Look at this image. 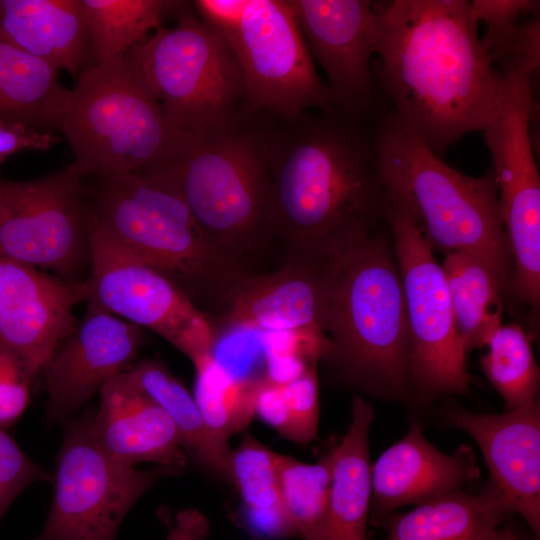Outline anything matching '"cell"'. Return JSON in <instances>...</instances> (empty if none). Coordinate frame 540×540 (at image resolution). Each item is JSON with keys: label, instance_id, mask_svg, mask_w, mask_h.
Returning <instances> with one entry per match:
<instances>
[{"label": "cell", "instance_id": "6da1fadb", "mask_svg": "<svg viewBox=\"0 0 540 540\" xmlns=\"http://www.w3.org/2000/svg\"><path fill=\"white\" fill-rule=\"evenodd\" d=\"M285 259L322 261L387 224L374 131L334 107L255 114Z\"/></svg>", "mask_w": 540, "mask_h": 540}, {"label": "cell", "instance_id": "7a4b0ae2", "mask_svg": "<svg viewBox=\"0 0 540 540\" xmlns=\"http://www.w3.org/2000/svg\"><path fill=\"white\" fill-rule=\"evenodd\" d=\"M372 68L398 116L439 156L494 117L503 76L482 45L470 1L374 3Z\"/></svg>", "mask_w": 540, "mask_h": 540}, {"label": "cell", "instance_id": "3957f363", "mask_svg": "<svg viewBox=\"0 0 540 540\" xmlns=\"http://www.w3.org/2000/svg\"><path fill=\"white\" fill-rule=\"evenodd\" d=\"M323 358L374 397L413 398L405 298L388 223L325 263Z\"/></svg>", "mask_w": 540, "mask_h": 540}, {"label": "cell", "instance_id": "277c9868", "mask_svg": "<svg viewBox=\"0 0 540 540\" xmlns=\"http://www.w3.org/2000/svg\"><path fill=\"white\" fill-rule=\"evenodd\" d=\"M374 139L388 196L407 211L431 248L480 258L503 294L512 295L513 264L493 167L476 177L450 167L393 112L376 123Z\"/></svg>", "mask_w": 540, "mask_h": 540}, {"label": "cell", "instance_id": "5b68a950", "mask_svg": "<svg viewBox=\"0 0 540 540\" xmlns=\"http://www.w3.org/2000/svg\"><path fill=\"white\" fill-rule=\"evenodd\" d=\"M87 184L90 225L172 281L212 319L253 269L217 247L165 183L126 173Z\"/></svg>", "mask_w": 540, "mask_h": 540}, {"label": "cell", "instance_id": "8992f818", "mask_svg": "<svg viewBox=\"0 0 540 540\" xmlns=\"http://www.w3.org/2000/svg\"><path fill=\"white\" fill-rule=\"evenodd\" d=\"M148 177L171 187L207 237L250 268L275 240L271 175L251 114L186 132L170 159Z\"/></svg>", "mask_w": 540, "mask_h": 540}, {"label": "cell", "instance_id": "52a82bcc", "mask_svg": "<svg viewBox=\"0 0 540 540\" xmlns=\"http://www.w3.org/2000/svg\"><path fill=\"white\" fill-rule=\"evenodd\" d=\"M56 128L71 146L70 165L86 179L151 175L186 133L170 122L126 53L83 69L67 91Z\"/></svg>", "mask_w": 540, "mask_h": 540}, {"label": "cell", "instance_id": "ba28073f", "mask_svg": "<svg viewBox=\"0 0 540 540\" xmlns=\"http://www.w3.org/2000/svg\"><path fill=\"white\" fill-rule=\"evenodd\" d=\"M171 27L132 46L127 56L183 132H203L233 123L246 113L241 66L226 39L192 9Z\"/></svg>", "mask_w": 540, "mask_h": 540}, {"label": "cell", "instance_id": "9c48e42d", "mask_svg": "<svg viewBox=\"0 0 540 540\" xmlns=\"http://www.w3.org/2000/svg\"><path fill=\"white\" fill-rule=\"evenodd\" d=\"M198 15L232 48L246 113L290 117L332 107L287 0H197Z\"/></svg>", "mask_w": 540, "mask_h": 540}, {"label": "cell", "instance_id": "30bf717a", "mask_svg": "<svg viewBox=\"0 0 540 540\" xmlns=\"http://www.w3.org/2000/svg\"><path fill=\"white\" fill-rule=\"evenodd\" d=\"M386 220L404 291L413 398L427 403L464 394L472 377L442 266L407 211L389 196Z\"/></svg>", "mask_w": 540, "mask_h": 540}, {"label": "cell", "instance_id": "8fae6325", "mask_svg": "<svg viewBox=\"0 0 540 540\" xmlns=\"http://www.w3.org/2000/svg\"><path fill=\"white\" fill-rule=\"evenodd\" d=\"M54 494L46 523L32 540H116L137 500L157 481L181 472L123 465L95 441L89 418L63 421Z\"/></svg>", "mask_w": 540, "mask_h": 540}, {"label": "cell", "instance_id": "7c38bea8", "mask_svg": "<svg viewBox=\"0 0 540 540\" xmlns=\"http://www.w3.org/2000/svg\"><path fill=\"white\" fill-rule=\"evenodd\" d=\"M86 180L71 165L31 180L0 179V252L64 280L87 281Z\"/></svg>", "mask_w": 540, "mask_h": 540}, {"label": "cell", "instance_id": "4fadbf2b", "mask_svg": "<svg viewBox=\"0 0 540 540\" xmlns=\"http://www.w3.org/2000/svg\"><path fill=\"white\" fill-rule=\"evenodd\" d=\"M91 270L86 301L147 328L194 365L213 356L215 331L201 311L167 277L90 225Z\"/></svg>", "mask_w": 540, "mask_h": 540}, {"label": "cell", "instance_id": "5bb4252c", "mask_svg": "<svg viewBox=\"0 0 540 540\" xmlns=\"http://www.w3.org/2000/svg\"><path fill=\"white\" fill-rule=\"evenodd\" d=\"M499 107L484 131L493 160L499 205L513 259L529 263L540 256V178L529 134L532 79L539 65L525 57L503 60Z\"/></svg>", "mask_w": 540, "mask_h": 540}, {"label": "cell", "instance_id": "9a60e30c", "mask_svg": "<svg viewBox=\"0 0 540 540\" xmlns=\"http://www.w3.org/2000/svg\"><path fill=\"white\" fill-rule=\"evenodd\" d=\"M311 57L322 67L332 107L364 119L375 108L371 58L377 17L368 0H287Z\"/></svg>", "mask_w": 540, "mask_h": 540}, {"label": "cell", "instance_id": "2e32d148", "mask_svg": "<svg viewBox=\"0 0 540 540\" xmlns=\"http://www.w3.org/2000/svg\"><path fill=\"white\" fill-rule=\"evenodd\" d=\"M87 281L71 282L0 252V343L36 378L74 329Z\"/></svg>", "mask_w": 540, "mask_h": 540}, {"label": "cell", "instance_id": "e0dca14e", "mask_svg": "<svg viewBox=\"0 0 540 540\" xmlns=\"http://www.w3.org/2000/svg\"><path fill=\"white\" fill-rule=\"evenodd\" d=\"M142 342V328L87 301L85 315L44 370L49 419L67 420L107 381L134 364Z\"/></svg>", "mask_w": 540, "mask_h": 540}, {"label": "cell", "instance_id": "ac0fdd59", "mask_svg": "<svg viewBox=\"0 0 540 540\" xmlns=\"http://www.w3.org/2000/svg\"><path fill=\"white\" fill-rule=\"evenodd\" d=\"M448 423L469 434L480 447L493 485L540 534V405L532 402L502 414H481L452 406Z\"/></svg>", "mask_w": 540, "mask_h": 540}, {"label": "cell", "instance_id": "d6986e66", "mask_svg": "<svg viewBox=\"0 0 540 540\" xmlns=\"http://www.w3.org/2000/svg\"><path fill=\"white\" fill-rule=\"evenodd\" d=\"M479 475L469 445L459 446L453 454L443 453L427 441L421 422L411 418L407 434L371 465L369 522L382 526L397 508L462 490Z\"/></svg>", "mask_w": 540, "mask_h": 540}, {"label": "cell", "instance_id": "ffe728a7", "mask_svg": "<svg viewBox=\"0 0 540 540\" xmlns=\"http://www.w3.org/2000/svg\"><path fill=\"white\" fill-rule=\"evenodd\" d=\"M325 262L285 259L274 272L244 278L216 315L214 331L224 327L324 335Z\"/></svg>", "mask_w": 540, "mask_h": 540}, {"label": "cell", "instance_id": "44dd1931", "mask_svg": "<svg viewBox=\"0 0 540 540\" xmlns=\"http://www.w3.org/2000/svg\"><path fill=\"white\" fill-rule=\"evenodd\" d=\"M99 394V406L89 424L108 456L127 466L152 462L180 472L186 468L189 458L171 418L126 371L107 381Z\"/></svg>", "mask_w": 540, "mask_h": 540}, {"label": "cell", "instance_id": "7402d4cb", "mask_svg": "<svg viewBox=\"0 0 540 540\" xmlns=\"http://www.w3.org/2000/svg\"><path fill=\"white\" fill-rule=\"evenodd\" d=\"M0 39L73 77L91 63L81 0H0Z\"/></svg>", "mask_w": 540, "mask_h": 540}, {"label": "cell", "instance_id": "603a6c76", "mask_svg": "<svg viewBox=\"0 0 540 540\" xmlns=\"http://www.w3.org/2000/svg\"><path fill=\"white\" fill-rule=\"evenodd\" d=\"M373 408L355 396L347 432L331 455V485L324 540H367L371 503L369 430Z\"/></svg>", "mask_w": 540, "mask_h": 540}, {"label": "cell", "instance_id": "cb8c5ba5", "mask_svg": "<svg viewBox=\"0 0 540 540\" xmlns=\"http://www.w3.org/2000/svg\"><path fill=\"white\" fill-rule=\"evenodd\" d=\"M513 513L490 483L473 495L457 490L431 499L407 512L393 513L382 526L386 540H493Z\"/></svg>", "mask_w": 540, "mask_h": 540}, {"label": "cell", "instance_id": "d4e9b609", "mask_svg": "<svg viewBox=\"0 0 540 540\" xmlns=\"http://www.w3.org/2000/svg\"><path fill=\"white\" fill-rule=\"evenodd\" d=\"M131 380L169 415L189 460L231 482L228 442L207 426L192 394L158 359H144L126 370Z\"/></svg>", "mask_w": 540, "mask_h": 540}, {"label": "cell", "instance_id": "484cf974", "mask_svg": "<svg viewBox=\"0 0 540 540\" xmlns=\"http://www.w3.org/2000/svg\"><path fill=\"white\" fill-rule=\"evenodd\" d=\"M59 71L0 39V118L42 131L56 128L68 91Z\"/></svg>", "mask_w": 540, "mask_h": 540}, {"label": "cell", "instance_id": "4316f807", "mask_svg": "<svg viewBox=\"0 0 540 540\" xmlns=\"http://www.w3.org/2000/svg\"><path fill=\"white\" fill-rule=\"evenodd\" d=\"M441 266L457 332L467 356L474 349L485 347L503 324V290L493 270L472 254H447Z\"/></svg>", "mask_w": 540, "mask_h": 540}, {"label": "cell", "instance_id": "83f0119b", "mask_svg": "<svg viewBox=\"0 0 540 540\" xmlns=\"http://www.w3.org/2000/svg\"><path fill=\"white\" fill-rule=\"evenodd\" d=\"M91 63L126 53L151 30L175 20L191 3L176 0H81Z\"/></svg>", "mask_w": 540, "mask_h": 540}, {"label": "cell", "instance_id": "f1b7e54d", "mask_svg": "<svg viewBox=\"0 0 540 540\" xmlns=\"http://www.w3.org/2000/svg\"><path fill=\"white\" fill-rule=\"evenodd\" d=\"M230 467L248 525L271 538L297 536L283 505L275 452L246 436L232 450Z\"/></svg>", "mask_w": 540, "mask_h": 540}, {"label": "cell", "instance_id": "f546056e", "mask_svg": "<svg viewBox=\"0 0 540 540\" xmlns=\"http://www.w3.org/2000/svg\"><path fill=\"white\" fill-rule=\"evenodd\" d=\"M193 397L210 430L221 440L248 427L255 416L261 378H238L213 356L194 365Z\"/></svg>", "mask_w": 540, "mask_h": 540}, {"label": "cell", "instance_id": "4dcf8cb0", "mask_svg": "<svg viewBox=\"0 0 540 540\" xmlns=\"http://www.w3.org/2000/svg\"><path fill=\"white\" fill-rule=\"evenodd\" d=\"M480 367L504 401L505 411L518 409L536 399L539 368L531 339L517 323L502 324L492 334Z\"/></svg>", "mask_w": 540, "mask_h": 540}, {"label": "cell", "instance_id": "1f68e13d", "mask_svg": "<svg viewBox=\"0 0 540 540\" xmlns=\"http://www.w3.org/2000/svg\"><path fill=\"white\" fill-rule=\"evenodd\" d=\"M285 511L302 540H324L331 485V455L316 463L275 452Z\"/></svg>", "mask_w": 540, "mask_h": 540}, {"label": "cell", "instance_id": "d6a6232c", "mask_svg": "<svg viewBox=\"0 0 540 540\" xmlns=\"http://www.w3.org/2000/svg\"><path fill=\"white\" fill-rule=\"evenodd\" d=\"M283 384L289 418L288 440L306 444L315 439L319 421V386L316 367Z\"/></svg>", "mask_w": 540, "mask_h": 540}, {"label": "cell", "instance_id": "836d02e7", "mask_svg": "<svg viewBox=\"0 0 540 540\" xmlns=\"http://www.w3.org/2000/svg\"><path fill=\"white\" fill-rule=\"evenodd\" d=\"M51 476L31 461L0 427V521L13 500L29 485Z\"/></svg>", "mask_w": 540, "mask_h": 540}, {"label": "cell", "instance_id": "e575fe53", "mask_svg": "<svg viewBox=\"0 0 540 540\" xmlns=\"http://www.w3.org/2000/svg\"><path fill=\"white\" fill-rule=\"evenodd\" d=\"M32 375L23 359L0 343V427L14 423L30 400Z\"/></svg>", "mask_w": 540, "mask_h": 540}, {"label": "cell", "instance_id": "d590c367", "mask_svg": "<svg viewBox=\"0 0 540 540\" xmlns=\"http://www.w3.org/2000/svg\"><path fill=\"white\" fill-rule=\"evenodd\" d=\"M538 1L530 0H473L471 12L479 22L486 25V32L481 40L488 42L509 30L516 24L517 18L524 12L535 11Z\"/></svg>", "mask_w": 540, "mask_h": 540}, {"label": "cell", "instance_id": "8d00e7d4", "mask_svg": "<svg viewBox=\"0 0 540 540\" xmlns=\"http://www.w3.org/2000/svg\"><path fill=\"white\" fill-rule=\"evenodd\" d=\"M58 140L59 138L49 131L0 118V163L23 151L49 150Z\"/></svg>", "mask_w": 540, "mask_h": 540}, {"label": "cell", "instance_id": "74e56055", "mask_svg": "<svg viewBox=\"0 0 540 540\" xmlns=\"http://www.w3.org/2000/svg\"><path fill=\"white\" fill-rule=\"evenodd\" d=\"M255 415L288 439L289 418L282 383L272 381L266 376L261 378L255 402Z\"/></svg>", "mask_w": 540, "mask_h": 540}, {"label": "cell", "instance_id": "f35d334b", "mask_svg": "<svg viewBox=\"0 0 540 540\" xmlns=\"http://www.w3.org/2000/svg\"><path fill=\"white\" fill-rule=\"evenodd\" d=\"M209 529V520L202 512L187 508L177 512L168 524L164 540H206Z\"/></svg>", "mask_w": 540, "mask_h": 540}, {"label": "cell", "instance_id": "ab89813d", "mask_svg": "<svg viewBox=\"0 0 540 540\" xmlns=\"http://www.w3.org/2000/svg\"><path fill=\"white\" fill-rule=\"evenodd\" d=\"M493 540H526V538L511 527H501Z\"/></svg>", "mask_w": 540, "mask_h": 540}]
</instances>
